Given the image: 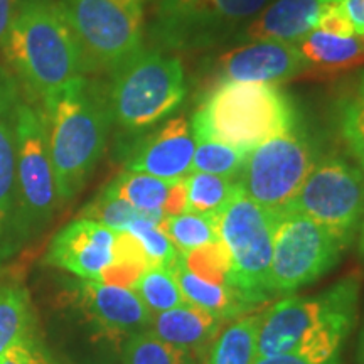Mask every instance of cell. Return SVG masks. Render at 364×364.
Instances as JSON below:
<instances>
[{"mask_svg":"<svg viewBox=\"0 0 364 364\" xmlns=\"http://www.w3.org/2000/svg\"><path fill=\"white\" fill-rule=\"evenodd\" d=\"M341 132L364 169V73L341 105Z\"/></svg>","mask_w":364,"mask_h":364,"instance_id":"cell-32","label":"cell"},{"mask_svg":"<svg viewBox=\"0 0 364 364\" xmlns=\"http://www.w3.org/2000/svg\"><path fill=\"white\" fill-rule=\"evenodd\" d=\"M41 108L59 201L68 203L85 188L107 147L112 124L107 95L80 76Z\"/></svg>","mask_w":364,"mask_h":364,"instance_id":"cell-1","label":"cell"},{"mask_svg":"<svg viewBox=\"0 0 364 364\" xmlns=\"http://www.w3.org/2000/svg\"><path fill=\"white\" fill-rule=\"evenodd\" d=\"M34 336L29 294L22 287L0 289V358L16 344Z\"/></svg>","mask_w":364,"mask_h":364,"instance_id":"cell-24","label":"cell"},{"mask_svg":"<svg viewBox=\"0 0 364 364\" xmlns=\"http://www.w3.org/2000/svg\"><path fill=\"white\" fill-rule=\"evenodd\" d=\"M348 248L318 223L284 211L277 215L270 267V290L290 294L326 275Z\"/></svg>","mask_w":364,"mask_h":364,"instance_id":"cell-10","label":"cell"},{"mask_svg":"<svg viewBox=\"0 0 364 364\" xmlns=\"http://www.w3.org/2000/svg\"><path fill=\"white\" fill-rule=\"evenodd\" d=\"M169 267L174 272L186 302L213 314L220 321L225 322L236 318L250 307L238 297V294L231 287L204 280L189 272L181 262L179 255Z\"/></svg>","mask_w":364,"mask_h":364,"instance_id":"cell-22","label":"cell"},{"mask_svg":"<svg viewBox=\"0 0 364 364\" xmlns=\"http://www.w3.org/2000/svg\"><path fill=\"white\" fill-rule=\"evenodd\" d=\"M358 277L341 280L317 297H289L260 314L258 358L302 353L316 361L339 356L356 321Z\"/></svg>","mask_w":364,"mask_h":364,"instance_id":"cell-2","label":"cell"},{"mask_svg":"<svg viewBox=\"0 0 364 364\" xmlns=\"http://www.w3.org/2000/svg\"><path fill=\"white\" fill-rule=\"evenodd\" d=\"M24 98L11 68L0 63V262L27 243L17 184V113Z\"/></svg>","mask_w":364,"mask_h":364,"instance_id":"cell-13","label":"cell"},{"mask_svg":"<svg viewBox=\"0 0 364 364\" xmlns=\"http://www.w3.org/2000/svg\"><path fill=\"white\" fill-rule=\"evenodd\" d=\"M258 326L260 314L235 318L220 331L208 349L206 364H255L258 358Z\"/></svg>","mask_w":364,"mask_h":364,"instance_id":"cell-23","label":"cell"},{"mask_svg":"<svg viewBox=\"0 0 364 364\" xmlns=\"http://www.w3.org/2000/svg\"><path fill=\"white\" fill-rule=\"evenodd\" d=\"M359 253L364 258V220H363V226H361V238H359Z\"/></svg>","mask_w":364,"mask_h":364,"instance_id":"cell-39","label":"cell"},{"mask_svg":"<svg viewBox=\"0 0 364 364\" xmlns=\"http://www.w3.org/2000/svg\"><path fill=\"white\" fill-rule=\"evenodd\" d=\"M238 189V179L206 172H191L186 177V211L218 216Z\"/></svg>","mask_w":364,"mask_h":364,"instance_id":"cell-25","label":"cell"},{"mask_svg":"<svg viewBox=\"0 0 364 364\" xmlns=\"http://www.w3.org/2000/svg\"><path fill=\"white\" fill-rule=\"evenodd\" d=\"M17 184L22 216L29 238L51 221L59 201L56 177L49 156L43 108L36 98H22L17 113Z\"/></svg>","mask_w":364,"mask_h":364,"instance_id":"cell-12","label":"cell"},{"mask_svg":"<svg viewBox=\"0 0 364 364\" xmlns=\"http://www.w3.org/2000/svg\"><path fill=\"white\" fill-rule=\"evenodd\" d=\"M317 29L326 31V33L329 34L344 36V38L356 36L351 21H349V17L346 16L341 0H332L329 6L326 7V11L322 12L321 19H318Z\"/></svg>","mask_w":364,"mask_h":364,"instance_id":"cell-34","label":"cell"},{"mask_svg":"<svg viewBox=\"0 0 364 364\" xmlns=\"http://www.w3.org/2000/svg\"><path fill=\"white\" fill-rule=\"evenodd\" d=\"M277 215L236 191L218 215V233L230 257L231 289L250 307L272 297L270 267Z\"/></svg>","mask_w":364,"mask_h":364,"instance_id":"cell-7","label":"cell"},{"mask_svg":"<svg viewBox=\"0 0 364 364\" xmlns=\"http://www.w3.org/2000/svg\"><path fill=\"white\" fill-rule=\"evenodd\" d=\"M255 364H341V356L331 358L327 361H316V359L306 356L302 353H285L277 356L257 358Z\"/></svg>","mask_w":364,"mask_h":364,"instance_id":"cell-36","label":"cell"},{"mask_svg":"<svg viewBox=\"0 0 364 364\" xmlns=\"http://www.w3.org/2000/svg\"><path fill=\"white\" fill-rule=\"evenodd\" d=\"M270 0H161L152 36L172 51H201L236 38Z\"/></svg>","mask_w":364,"mask_h":364,"instance_id":"cell-8","label":"cell"},{"mask_svg":"<svg viewBox=\"0 0 364 364\" xmlns=\"http://www.w3.org/2000/svg\"><path fill=\"white\" fill-rule=\"evenodd\" d=\"M307 73L306 59L292 43L258 41L245 43L215 58L209 65L206 83H268L297 78Z\"/></svg>","mask_w":364,"mask_h":364,"instance_id":"cell-14","label":"cell"},{"mask_svg":"<svg viewBox=\"0 0 364 364\" xmlns=\"http://www.w3.org/2000/svg\"><path fill=\"white\" fill-rule=\"evenodd\" d=\"M191 125L199 139L252 152L297 125V112L277 85L223 83L208 91Z\"/></svg>","mask_w":364,"mask_h":364,"instance_id":"cell-4","label":"cell"},{"mask_svg":"<svg viewBox=\"0 0 364 364\" xmlns=\"http://www.w3.org/2000/svg\"><path fill=\"white\" fill-rule=\"evenodd\" d=\"M179 258L184 267L194 275L215 282V284L231 287L230 257H228L225 245L221 241L193 250L189 253H179Z\"/></svg>","mask_w":364,"mask_h":364,"instance_id":"cell-31","label":"cell"},{"mask_svg":"<svg viewBox=\"0 0 364 364\" xmlns=\"http://www.w3.org/2000/svg\"><path fill=\"white\" fill-rule=\"evenodd\" d=\"M115 230L78 218L54 236L46 262L81 280H100L115 260Z\"/></svg>","mask_w":364,"mask_h":364,"instance_id":"cell-15","label":"cell"},{"mask_svg":"<svg viewBox=\"0 0 364 364\" xmlns=\"http://www.w3.org/2000/svg\"><path fill=\"white\" fill-rule=\"evenodd\" d=\"M186 95L188 85L181 59L142 48L113 71L107 102L115 124L127 130H142L174 113Z\"/></svg>","mask_w":364,"mask_h":364,"instance_id":"cell-5","label":"cell"},{"mask_svg":"<svg viewBox=\"0 0 364 364\" xmlns=\"http://www.w3.org/2000/svg\"><path fill=\"white\" fill-rule=\"evenodd\" d=\"M136 297L142 300L152 314L166 312L186 302L177 279L169 265H152L145 270L132 287Z\"/></svg>","mask_w":364,"mask_h":364,"instance_id":"cell-26","label":"cell"},{"mask_svg":"<svg viewBox=\"0 0 364 364\" xmlns=\"http://www.w3.org/2000/svg\"><path fill=\"white\" fill-rule=\"evenodd\" d=\"M198 356L162 343L147 331L125 341L120 364H198Z\"/></svg>","mask_w":364,"mask_h":364,"instance_id":"cell-28","label":"cell"},{"mask_svg":"<svg viewBox=\"0 0 364 364\" xmlns=\"http://www.w3.org/2000/svg\"><path fill=\"white\" fill-rule=\"evenodd\" d=\"M4 58L41 102L85 76L78 43L54 0H21Z\"/></svg>","mask_w":364,"mask_h":364,"instance_id":"cell-3","label":"cell"},{"mask_svg":"<svg viewBox=\"0 0 364 364\" xmlns=\"http://www.w3.org/2000/svg\"><path fill=\"white\" fill-rule=\"evenodd\" d=\"M144 215H157V213H142L124 199L117 198L110 191L105 188L97 198L91 201L88 206L81 209L80 218L83 220L97 221L100 225H105L115 231H127L130 223H134L136 218Z\"/></svg>","mask_w":364,"mask_h":364,"instance_id":"cell-30","label":"cell"},{"mask_svg":"<svg viewBox=\"0 0 364 364\" xmlns=\"http://www.w3.org/2000/svg\"><path fill=\"white\" fill-rule=\"evenodd\" d=\"M107 189L142 213L171 218L186 211V179L164 181L144 172L125 171Z\"/></svg>","mask_w":364,"mask_h":364,"instance_id":"cell-20","label":"cell"},{"mask_svg":"<svg viewBox=\"0 0 364 364\" xmlns=\"http://www.w3.org/2000/svg\"><path fill=\"white\" fill-rule=\"evenodd\" d=\"M356 36H364V0H341Z\"/></svg>","mask_w":364,"mask_h":364,"instance_id":"cell-37","label":"cell"},{"mask_svg":"<svg viewBox=\"0 0 364 364\" xmlns=\"http://www.w3.org/2000/svg\"><path fill=\"white\" fill-rule=\"evenodd\" d=\"M80 311L100 334L108 338H127L147 331L152 314L132 289L81 280L75 292Z\"/></svg>","mask_w":364,"mask_h":364,"instance_id":"cell-16","label":"cell"},{"mask_svg":"<svg viewBox=\"0 0 364 364\" xmlns=\"http://www.w3.org/2000/svg\"><path fill=\"white\" fill-rule=\"evenodd\" d=\"M19 6L21 0H0V54L2 56Z\"/></svg>","mask_w":364,"mask_h":364,"instance_id":"cell-35","label":"cell"},{"mask_svg":"<svg viewBox=\"0 0 364 364\" xmlns=\"http://www.w3.org/2000/svg\"><path fill=\"white\" fill-rule=\"evenodd\" d=\"M196 135L186 117H176L136 145L127 171L144 172L164 181L186 179L193 172Z\"/></svg>","mask_w":364,"mask_h":364,"instance_id":"cell-17","label":"cell"},{"mask_svg":"<svg viewBox=\"0 0 364 364\" xmlns=\"http://www.w3.org/2000/svg\"><path fill=\"white\" fill-rule=\"evenodd\" d=\"M332 0H275L236 34L241 44L273 41L299 43L317 29L322 12Z\"/></svg>","mask_w":364,"mask_h":364,"instance_id":"cell-18","label":"cell"},{"mask_svg":"<svg viewBox=\"0 0 364 364\" xmlns=\"http://www.w3.org/2000/svg\"><path fill=\"white\" fill-rule=\"evenodd\" d=\"M295 46L306 59V75L332 76L364 65V36L344 38L314 29Z\"/></svg>","mask_w":364,"mask_h":364,"instance_id":"cell-21","label":"cell"},{"mask_svg":"<svg viewBox=\"0 0 364 364\" xmlns=\"http://www.w3.org/2000/svg\"><path fill=\"white\" fill-rule=\"evenodd\" d=\"M164 231L169 236L177 253H189L206 245L218 243V216H204L196 213H181L167 218Z\"/></svg>","mask_w":364,"mask_h":364,"instance_id":"cell-27","label":"cell"},{"mask_svg":"<svg viewBox=\"0 0 364 364\" xmlns=\"http://www.w3.org/2000/svg\"><path fill=\"white\" fill-rule=\"evenodd\" d=\"M223 321L203 309L184 302L150 317L147 332L162 343L201 356L211 348L221 331Z\"/></svg>","mask_w":364,"mask_h":364,"instance_id":"cell-19","label":"cell"},{"mask_svg":"<svg viewBox=\"0 0 364 364\" xmlns=\"http://www.w3.org/2000/svg\"><path fill=\"white\" fill-rule=\"evenodd\" d=\"M358 363H359V364H364V329H363V332H361V338H359Z\"/></svg>","mask_w":364,"mask_h":364,"instance_id":"cell-38","label":"cell"},{"mask_svg":"<svg viewBox=\"0 0 364 364\" xmlns=\"http://www.w3.org/2000/svg\"><path fill=\"white\" fill-rule=\"evenodd\" d=\"M247 156L248 152L231 147V145L196 136L193 172H206V174L238 179Z\"/></svg>","mask_w":364,"mask_h":364,"instance_id":"cell-29","label":"cell"},{"mask_svg":"<svg viewBox=\"0 0 364 364\" xmlns=\"http://www.w3.org/2000/svg\"><path fill=\"white\" fill-rule=\"evenodd\" d=\"M85 73H113L144 48L140 0H59Z\"/></svg>","mask_w":364,"mask_h":364,"instance_id":"cell-6","label":"cell"},{"mask_svg":"<svg viewBox=\"0 0 364 364\" xmlns=\"http://www.w3.org/2000/svg\"><path fill=\"white\" fill-rule=\"evenodd\" d=\"M0 364H56L36 336L16 344L0 358Z\"/></svg>","mask_w":364,"mask_h":364,"instance_id":"cell-33","label":"cell"},{"mask_svg":"<svg viewBox=\"0 0 364 364\" xmlns=\"http://www.w3.org/2000/svg\"><path fill=\"white\" fill-rule=\"evenodd\" d=\"M316 164V149L297 124L248 152L238 184L252 201L280 215L299 194Z\"/></svg>","mask_w":364,"mask_h":364,"instance_id":"cell-9","label":"cell"},{"mask_svg":"<svg viewBox=\"0 0 364 364\" xmlns=\"http://www.w3.org/2000/svg\"><path fill=\"white\" fill-rule=\"evenodd\" d=\"M285 211L318 223L349 247L364 213L363 172L341 157L321 159Z\"/></svg>","mask_w":364,"mask_h":364,"instance_id":"cell-11","label":"cell"}]
</instances>
